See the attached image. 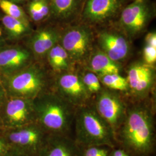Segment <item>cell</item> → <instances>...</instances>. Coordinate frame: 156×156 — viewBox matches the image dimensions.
<instances>
[{
    "label": "cell",
    "mask_w": 156,
    "mask_h": 156,
    "mask_svg": "<svg viewBox=\"0 0 156 156\" xmlns=\"http://www.w3.org/2000/svg\"><path fill=\"white\" fill-rule=\"evenodd\" d=\"M116 138L129 156L149 155L155 143L153 114L149 107L142 103L127 107Z\"/></svg>",
    "instance_id": "cell-1"
},
{
    "label": "cell",
    "mask_w": 156,
    "mask_h": 156,
    "mask_svg": "<svg viewBox=\"0 0 156 156\" xmlns=\"http://www.w3.org/2000/svg\"><path fill=\"white\" fill-rule=\"evenodd\" d=\"M37 123L49 135H68L76 108L50 90L33 100Z\"/></svg>",
    "instance_id": "cell-2"
},
{
    "label": "cell",
    "mask_w": 156,
    "mask_h": 156,
    "mask_svg": "<svg viewBox=\"0 0 156 156\" xmlns=\"http://www.w3.org/2000/svg\"><path fill=\"white\" fill-rule=\"evenodd\" d=\"M76 142L82 148L107 146L113 148L117 142L111 126L89 104L76 108L74 119Z\"/></svg>",
    "instance_id": "cell-3"
},
{
    "label": "cell",
    "mask_w": 156,
    "mask_h": 156,
    "mask_svg": "<svg viewBox=\"0 0 156 156\" xmlns=\"http://www.w3.org/2000/svg\"><path fill=\"white\" fill-rule=\"evenodd\" d=\"M0 79L7 97L34 100L50 90L46 73L35 64L31 63L16 73Z\"/></svg>",
    "instance_id": "cell-4"
},
{
    "label": "cell",
    "mask_w": 156,
    "mask_h": 156,
    "mask_svg": "<svg viewBox=\"0 0 156 156\" xmlns=\"http://www.w3.org/2000/svg\"><path fill=\"white\" fill-rule=\"evenodd\" d=\"M9 150L24 156H38L49 135L37 122L2 133Z\"/></svg>",
    "instance_id": "cell-5"
},
{
    "label": "cell",
    "mask_w": 156,
    "mask_h": 156,
    "mask_svg": "<svg viewBox=\"0 0 156 156\" xmlns=\"http://www.w3.org/2000/svg\"><path fill=\"white\" fill-rule=\"evenodd\" d=\"M155 14L151 0H131L117 19L118 25L129 39L134 38L145 30Z\"/></svg>",
    "instance_id": "cell-6"
},
{
    "label": "cell",
    "mask_w": 156,
    "mask_h": 156,
    "mask_svg": "<svg viewBox=\"0 0 156 156\" xmlns=\"http://www.w3.org/2000/svg\"><path fill=\"white\" fill-rule=\"evenodd\" d=\"M94 34L89 26L83 23L69 27L61 34L59 44L66 51L71 63L82 64L92 50Z\"/></svg>",
    "instance_id": "cell-7"
},
{
    "label": "cell",
    "mask_w": 156,
    "mask_h": 156,
    "mask_svg": "<svg viewBox=\"0 0 156 156\" xmlns=\"http://www.w3.org/2000/svg\"><path fill=\"white\" fill-rule=\"evenodd\" d=\"M131 0H86L79 20L88 26L111 23Z\"/></svg>",
    "instance_id": "cell-8"
},
{
    "label": "cell",
    "mask_w": 156,
    "mask_h": 156,
    "mask_svg": "<svg viewBox=\"0 0 156 156\" xmlns=\"http://www.w3.org/2000/svg\"><path fill=\"white\" fill-rule=\"evenodd\" d=\"M0 118L5 129L37 122L33 100L6 97L0 106Z\"/></svg>",
    "instance_id": "cell-9"
},
{
    "label": "cell",
    "mask_w": 156,
    "mask_h": 156,
    "mask_svg": "<svg viewBox=\"0 0 156 156\" xmlns=\"http://www.w3.org/2000/svg\"><path fill=\"white\" fill-rule=\"evenodd\" d=\"M96 111L113 129L115 135L127 114V106L119 92L104 87L95 95Z\"/></svg>",
    "instance_id": "cell-10"
},
{
    "label": "cell",
    "mask_w": 156,
    "mask_h": 156,
    "mask_svg": "<svg viewBox=\"0 0 156 156\" xmlns=\"http://www.w3.org/2000/svg\"><path fill=\"white\" fill-rule=\"evenodd\" d=\"M53 91L75 108L89 104L91 97L81 76L73 73L60 75L55 82Z\"/></svg>",
    "instance_id": "cell-11"
},
{
    "label": "cell",
    "mask_w": 156,
    "mask_h": 156,
    "mask_svg": "<svg viewBox=\"0 0 156 156\" xmlns=\"http://www.w3.org/2000/svg\"><path fill=\"white\" fill-rule=\"evenodd\" d=\"M127 80L128 93L136 100L143 101L149 97L155 83L153 66L145 62H135L128 68Z\"/></svg>",
    "instance_id": "cell-12"
},
{
    "label": "cell",
    "mask_w": 156,
    "mask_h": 156,
    "mask_svg": "<svg viewBox=\"0 0 156 156\" xmlns=\"http://www.w3.org/2000/svg\"><path fill=\"white\" fill-rule=\"evenodd\" d=\"M128 37L123 31L115 29L102 30L98 34L100 50L112 60L122 62L128 56L130 46Z\"/></svg>",
    "instance_id": "cell-13"
},
{
    "label": "cell",
    "mask_w": 156,
    "mask_h": 156,
    "mask_svg": "<svg viewBox=\"0 0 156 156\" xmlns=\"http://www.w3.org/2000/svg\"><path fill=\"white\" fill-rule=\"evenodd\" d=\"M33 54L22 46L0 48V78L10 75L31 64Z\"/></svg>",
    "instance_id": "cell-14"
},
{
    "label": "cell",
    "mask_w": 156,
    "mask_h": 156,
    "mask_svg": "<svg viewBox=\"0 0 156 156\" xmlns=\"http://www.w3.org/2000/svg\"><path fill=\"white\" fill-rule=\"evenodd\" d=\"M82 150L68 135H49L38 156H82Z\"/></svg>",
    "instance_id": "cell-15"
},
{
    "label": "cell",
    "mask_w": 156,
    "mask_h": 156,
    "mask_svg": "<svg viewBox=\"0 0 156 156\" xmlns=\"http://www.w3.org/2000/svg\"><path fill=\"white\" fill-rule=\"evenodd\" d=\"M61 34L53 27H46L37 31L29 40V50L37 58L46 57L49 50L59 42Z\"/></svg>",
    "instance_id": "cell-16"
},
{
    "label": "cell",
    "mask_w": 156,
    "mask_h": 156,
    "mask_svg": "<svg viewBox=\"0 0 156 156\" xmlns=\"http://www.w3.org/2000/svg\"><path fill=\"white\" fill-rule=\"evenodd\" d=\"M86 0H50V15L57 22L69 24L80 19Z\"/></svg>",
    "instance_id": "cell-17"
},
{
    "label": "cell",
    "mask_w": 156,
    "mask_h": 156,
    "mask_svg": "<svg viewBox=\"0 0 156 156\" xmlns=\"http://www.w3.org/2000/svg\"><path fill=\"white\" fill-rule=\"evenodd\" d=\"M90 58L89 69L98 76L108 73H120V64L112 60L101 50L93 53L90 56Z\"/></svg>",
    "instance_id": "cell-18"
},
{
    "label": "cell",
    "mask_w": 156,
    "mask_h": 156,
    "mask_svg": "<svg viewBox=\"0 0 156 156\" xmlns=\"http://www.w3.org/2000/svg\"><path fill=\"white\" fill-rule=\"evenodd\" d=\"M1 23L6 37L10 40L21 39L31 32L30 23L6 15L2 17Z\"/></svg>",
    "instance_id": "cell-19"
},
{
    "label": "cell",
    "mask_w": 156,
    "mask_h": 156,
    "mask_svg": "<svg viewBox=\"0 0 156 156\" xmlns=\"http://www.w3.org/2000/svg\"><path fill=\"white\" fill-rule=\"evenodd\" d=\"M46 57L50 67L56 72L67 71L71 67V62L69 56L59 43L49 50Z\"/></svg>",
    "instance_id": "cell-20"
},
{
    "label": "cell",
    "mask_w": 156,
    "mask_h": 156,
    "mask_svg": "<svg viewBox=\"0 0 156 156\" xmlns=\"http://www.w3.org/2000/svg\"><path fill=\"white\" fill-rule=\"evenodd\" d=\"M98 78L104 87L117 92L128 93L129 88L127 79L119 73H108L98 76Z\"/></svg>",
    "instance_id": "cell-21"
},
{
    "label": "cell",
    "mask_w": 156,
    "mask_h": 156,
    "mask_svg": "<svg viewBox=\"0 0 156 156\" xmlns=\"http://www.w3.org/2000/svg\"><path fill=\"white\" fill-rule=\"evenodd\" d=\"M50 4L48 0L32 1L28 6L30 18L36 22L45 19L50 15Z\"/></svg>",
    "instance_id": "cell-22"
},
{
    "label": "cell",
    "mask_w": 156,
    "mask_h": 156,
    "mask_svg": "<svg viewBox=\"0 0 156 156\" xmlns=\"http://www.w3.org/2000/svg\"><path fill=\"white\" fill-rule=\"evenodd\" d=\"M0 8L6 15L30 23L28 16L26 12L16 3L12 2L9 0H1Z\"/></svg>",
    "instance_id": "cell-23"
},
{
    "label": "cell",
    "mask_w": 156,
    "mask_h": 156,
    "mask_svg": "<svg viewBox=\"0 0 156 156\" xmlns=\"http://www.w3.org/2000/svg\"><path fill=\"white\" fill-rule=\"evenodd\" d=\"M86 89L91 95L98 94L103 88L98 76L95 73L89 71L81 76Z\"/></svg>",
    "instance_id": "cell-24"
},
{
    "label": "cell",
    "mask_w": 156,
    "mask_h": 156,
    "mask_svg": "<svg viewBox=\"0 0 156 156\" xmlns=\"http://www.w3.org/2000/svg\"><path fill=\"white\" fill-rule=\"evenodd\" d=\"M112 148L107 146H91L83 148L82 156H109Z\"/></svg>",
    "instance_id": "cell-25"
},
{
    "label": "cell",
    "mask_w": 156,
    "mask_h": 156,
    "mask_svg": "<svg viewBox=\"0 0 156 156\" xmlns=\"http://www.w3.org/2000/svg\"><path fill=\"white\" fill-rule=\"evenodd\" d=\"M143 57L145 64L153 66L156 62V48L146 44L143 50Z\"/></svg>",
    "instance_id": "cell-26"
},
{
    "label": "cell",
    "mask_w": 156,
    "mask_h": 156,
    "mask_svg": "<svg viewBox=\"0 0 156 156\" xmlns=\"http://www.w3.org/2000/svg\"><path fill=\"white\" fill-rule=\"evenodd\" d=\"M9 150L8 144L4 135L0 133V156H4Z\"/></svg>",
    "instance_id": "cell-27"
},
{
    "label": "cell",
    "mask_w": 156,
    "mask_h": 156,
    "mask_svg": "<svg viewBox=\"0 0 156 156\" xmlns=\"http://www.w3.org/2000/svg\"><path fill=\"white\" fill-rule=\"evenodd\" d=\"M145 44L156 48V34L155 32L147 34L145 37Z\"/></svg>",
    "instance_id": "cell-28"
},
{
    "label": "cell",
    "mask_w": 156,
    "mask_h": 156,
    "mask_svg": "<svg viewBox=\"0 0 156 156\" xmlns=\"http://www.w3.org/2000/svg\"><path fill=\"white\" fill-rule=\"evenodd\" d=\"M109 156H130L128 153L122 149H112L111 151L109 154Z\"/></svg>",
    "instance_id": "cell-29"
},
{
    "label": "cell",
    "mask_w": 156,
    "mask_h": 156,
    "mask_svg": "<svg viewBox=\"0 0 156 156\" xmlns=\"http://www.w3.org/2000/svg\"><path fill=\"white\" fill-rule=\"evenodd\" d=\"M5 90L4 89V86L1 82V80L0 79V106L2 104V103L4 102V101L5 100L6 98Z\"/></svg>",
    "instance_id": "cell-30"
},
{
    "label": "cell",
    "mask_w": 156,
    "mask_h": 156,
    "mask_svg": "<svg viewBox=\"0 0 156 156\" xmlns=\"http://www.w3.org/2000/svg\"><path fill=\"white\" fill-rule=\"evenodd\" d=\"M6 45L5 39L3 35L2 29L0 27V48Z\"/></svg>",
    "instance_id": "cell-31"
},
{
    "label": "cell",
    "mask_w": 156,
    "mask_h": 156,
    "mask_svg": "<svg viewBox=\"0 0 156 156\" xmlns=\"http://www.w3.org/2000/svg\"><path fill=\"white\" fill-rule=\"evenodd\" d=\"M4 156H23L22 154L17 153L16 152L14 151H11V150H9L6 153Z\"/></svg>",
    "instance_id": "cell-32"
},
{
    "label": "cell",
    "mask_w": 156,
    "mask_h": 156,
    "mask_svg": "<svg viewBox=\"0 0 156 156\" xmlns=\"http://www.w3.org/2000/svg\"><path fill=\"white\" fill-rule=\"evenodd\" d=\"M4 129H4V126H3V124H2V121H1V118H0V133H2Z\"/></svg>",
    "instance_id": "cell-33"
},
{
    "label": "cell",
    "mask_w": 156,
    "mask_h": 156,
    "mask_svg": "<svg viewBox=\"0 0 156 156\" xmlns=\"http://www.w3.org/2000/svg\"><path fill=\"white\" fill-rule=\"evenodd\" d=\"M9 1H11L12 2H14V3H21V2H24V1H25L26 0H9Z\"/></svg>",
    "instance_id": "cell-34"
},
{
    "label": "cell",
    "mask_w": 156,
    "mask_h": 156,
    "mask_svg": "<svg viewBox=\"0 0 156 156\" xmlns=\"http://www.w3.org/2000/svg\"><path fill=\"white\" fill-rule=\"evenodd\" d=\"M32 1H40V0H32Z\"/></svg>",
    "instance_id": "cell-35"
},
{
    "label": "cell",
    "mask_w": 156,
    "mask_h": 156,
    "mask_svg": "<svg viewBox=\"0 0 156 156\" xmlns=\"http://www.w3.org/2000/svg\"><path fill=\"white\" fill-rule=\"evenodd\" d=\"M1 0H0V2H1Z\"/></svg>",
    "instance_id": "cell-36"
}]
</instances>
